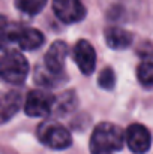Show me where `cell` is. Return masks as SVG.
Wrapping results in <instances>:
<instances>
[{"instance_id":"6da1fadb","label":"cell","mask_w":153,"mask_h":154,"mask_svg":"<svg viewBox=\"0 0 153 154\" xmlns=\"http://www.w3.org/2000/svg\"><path fill=\"white\" fill-rule=\"evenodd\" d=\"M125 142V133L113 123H99L90 138L92 154H114L120 151Z\"/></svg>"},{"instance_id":"7a4b0ae2","label":"cell","mask_w":153,"mask_h":154,"mask_svg":"<svg viewBox=\"0 0 153 154\" xmlns=\"http://www.w3.org/2000/svg\"><path fill=\"white\" fill-rule=\"evenodd\" d=\"M29 75V63L18 51H8L0 55V78L9 84H21Z\"/></svg>"},{"instance_id":"3957f363","label":"cell","mask_w":153,"mask_h":154,"mask_svg":"<svg viewBox=\"0 0 153 154\" xmlns=\"http://www.w3.org/2000/svg\"><path fill=\"white\" fill-rule=\"evenodd\" d=\"M39 141L53 150H65L72 144V136L66 127L56 121H44L38 127Z\"/></svg>"},{"instance_id":"277c9868","label":"cell","mask_w":153,"mask_h":154,"mask_svg":"<svg viewBox=\"0 0 153 154\" xmlns=\"http://www.w3.org/2000/svg\"><path fill=\"white\" fill-rule=\"evenodd\" d=\"M56 96L44 90H32L24 102V111L30 117H47L54 108Z\"/></svg>"},{"instance_id":"5b68a950","label":"cell","mask_w":153,"mask_h":154,"mask_svg":"<svg viewBox=\"0 0 153 154\" xmlns=\"http://www.w3.org/2000/svg\"><path fill=\"white\" fill-rule=\"evenodd\" d=\"M68 52H69V48H68L66 42H63V41L54 42L44 57L45 70L50 72L54 76L65 78V61H66Z\"/></svg>"},{"instance_id":"8992f818","label":"cell","mask_w":153,"mask_h":154,"mask_svg":"<svg viewBox=\"0 0 153 154\" xmlns=\"http://www.w3.org/2000/svg\"><path fill=\"white\" fill-rule=\"evenodd\" d=\"M56 17L66 24H74L86 17V8L81 0H53Z\"/></svg>"},{"instance_id":"52a82bcc","label":"cell","mask_w":153,"mask_h":154,"mask_svg":"<svg viewBox=\"0 0 153 154\" xmlns=\"http://www.w3.org/2000/svg\"><path fill=\"white\" fill-rule=\"evenodd\" d=\"M125 139H126V144L131 148V151L137 154L147 153L152 145V135H150L149 129L144 127L143 124H137V123L131 124L126 129Z\"/></svg>"},{"instance_id":"ba28073f","label":"cell","mask_w":153,"mask_h":154,"mask_svg":"<svg viewBox=\"0 0 153 154\" xmlns=\"http://www.w3.org/2000/svg\"><path fill=\"white\" fill-rule=\"evenodd\" d=\"M74 60L77 63V66L80 67V70L84 75H90L95 70L96 66V51L92 47L90 42H87L86 39H81L75 44L74 47Z\"/></svg>"},{"instance_id":"9c48e42d","label":"cell","mask_w":153,"mask_h":154,"mask_svg":"<svg viewBox=\"0 0 153 154\" xmlns=\"http://www.w3.org/2000/svg\"><path fill=\"white\" fill-rule=\"evenodd\" d=\"M23 97L20 91H8L0 96V124L8 123L21 108Z\"/></svg>"},{"instance_id":"30bf717a","label":"cell","mask_w":153,"mask_h":154,"mask_svg":"<svg viewBox=\"0 0 153 154\" xmlns=\"http://www.w3.org/2000/svg\"><path fill=\"white\" fill-rule=\"evenodd\" d=\"M44 41H45V38L39 30L21 27L18 39H17V47L24 51H33V50L41 48L44 45Z\"/></svg>"},{"instance_id":"8fae6325","label":"cell","mask_w":153,"mask_h":154,"mask_svg":"<svg viewBox=\"0 0 153 154\" xmlns=\"http://www.w3.org/2000/svg\"><path fill=\"white\" fill-rule=\"evenodd\" d=\"M104 36H105L107 45L113 50H125L132 44V33H129L128 30L117 27V26L108 27L105 30Z\"/></svg>"},{"instance_id":"7c38bea8","label":"cell","mask_w":153,"mask_h":154,"mask_svg":"<svg viewBox=\"0 0 153 154\" xmlns=\"http://www.w3.org/2000/svg\"><path fill=\"white\" fill-rule=\"evenodd\" d=\"M77 105V96L74 91H65L60 96L56 97L54 100V108L53 111H56L59 115H65L68 112H71Z\"/></svg>"},{"instance_id":"4fadbf2b","label":"cell","mask_w":153,"mask_h":154,"mask_svg":"<svg viewBox=\"0 0 153 154\" xmlns=\"http://www.w3.org/2000/svg\"><path fill=\"white\" fill-rule=\"evenodd\" d=\"M47 5V0H15V6L20 12L26 15H36L39 14Z\"/></svg>"},{"instance_id":"5bb4252c","label":"cell","mask_w":153,"mask_h":154,"mask_svg":"<svg viewBox=\"0 0 153 154\" xmlns=\"http://www.w3.org/2000/svg\"><path fill=\"white\" fill-rule=\"evenodd\" d=\"M137 78L144 88H153V61H143L137 67Z\"/></svg>"},{"instance_id":"9a60e30c","label":"cell","mask_w":153,"mask_h":154,"mask_svg":"<svg viewBox=\"0 0 153 154\" xmlns=\"http://www.w3.org/2000/svg\"><path fill=\"white\" fill-rule=\"evenodd\" d=\"M35 79L39 85H44L47 88H51L54 85H59L60 82H63L66 78H59V76H54L51 75L50 72L45 70L44 66H38L36 67V72H35Z\"/></svg>"},{"instance_id":"2e32d148","label":"cell","mask_w":153,"mask_h":154,"mask_svg":"<svg viewBox=\"0 0 153 154\" xmlns=\"http://www.w3.org/2000/svg\"><path fill=\"white\" fill-rule=\"evenodd\" d=\"M98 84L104 90H113L114 88V85H116V73H114V70L111 67L102 69V72L99 73V78H98Z\"/></svg>"}]
</instances>
